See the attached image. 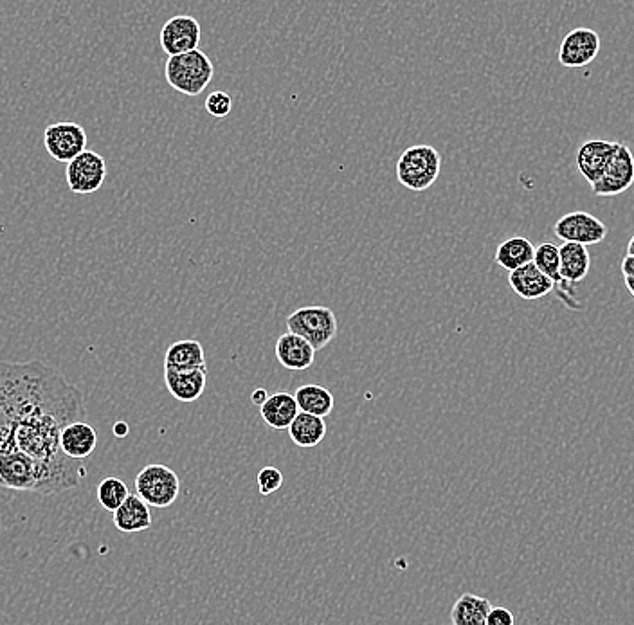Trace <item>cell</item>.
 <instances>
[{
  "label": "cell",
  "instance_id": "1",
  "mask_svg": "<svg viewBox=\"0 0 634 625\" xmlns=\"http://www.w3.org/2000/svg\"><path fill=\"white\" fill-rule=\"evenodd\" d=\"M87 417L85 395L40 361H0V456L24 453L37 462L85 476L60 447L65 427Z\"/></svg>",
  "mask_w": 634,
  "mask_h": 625
},
{
  "label": "cell",
  "instance_id": "2",
  "mask_svg": "<svg viewBox=\"0 0 634 625\" xmlns=\"http://www.w3.org/2000/svg\"><path fill=\"white\" fill-rule=\"evenodd\" d=\"M82 474L62 471L53 465L37 462L28 454L11 453L0 456V487L20 492L56 494L76 489Z\"/></svg>",
  "mask_w": 634,
  "mask_h": 625
},
{
  "label": "cell",
  "instance_id": "3",
  "mask_svg": "<svg viewBox=\"0 0 634 625\" xmlns=\"http://www.w3.org/2000/svg\"><path fill=\"white\" fill-rule=\"evenodd\" d=\"M215 74V67L209 56L200 49L186 55L170 56L164 76L173 91L181 92L184 96H199L206 91Z\"/></svg>",
  "mask_w": 634,
  "mask_h": 625
},
{
  "label": "cell",
  "instance_id": "4",
  "mask_svg": "<svg viewBox=\"0 0 634 625\" xmlns=\"http://www.w3.org/2000/svg\"><path fill=\"white\" fill-rule=\"evenodd\" d=\"M442 157L435 146L415 145L404 150L397 163V179L411 191H426L438 181Z\"/></svg>",
  "mask_w": 634,
  "mask_h": 625
},
{
  "label": "cell",
  "instance_id": "5",
  "mask_svg": "<svg viewBox=\"0 0 634 625\" xmlns=\"http://www.w3.org/2000/svg\"><path fill=\"white\" fill-rule=\"evenodd\" d=\"M287 330L305 339L314 350H323L337 336V318L328 307H303L287 318Z\"/></svg>",
  "mask_w": 634,
  "mask_h": 625
},
{
  "label": "cell",
  "instance_id": "6",
  "mask_svg": "<svg viewBox=\"0 0 634 625\" xmlns=\"http://www.w3.org/2000/svg\"><path fill=\"white\" fill-rule=\"evenodd\" d=\"M136 490L137 496L148 507L168 508L179 498L181 480L170 467L163 463H152L137 474Z\"/></svg>",
  "mask_w": 634,
  "mask_h": 625
},
{
  "label": "cell",
  "instance_id": "7",
  "mask_svg": "<svg viewBox=\"0 0 634 625\" xmlns=\"http://www.w3.org/2000/svg\"><path fill=\"white\" fill-rule=\"evenodd\" d=\"M553 233L561 238L562 244H600L607 236V226L600 218L586 211H573L559 218L553 226Z\"/></svg>",
  "mask_w": 634,
  "mask_h": 625
},
{
  "label": "cell",
  "instance_id": "8",
  "mask_svg": "<svg viewBox=\"0 0 634 625\" xmlns=\"http://www.w3.org/2000/svg\"><path fill=\"white\" fill-rule=\"evenodd\" d=\"M47 154L58 163H71L87 150V132L78 123H55L44 130Z\"/></svg>",
  "mask_w": 634,
  "mask_h": 625
},
{
  "label": "cell",
  "instance_id": "9",
  "mask_svg": "<svg viewBox=\"0 0 634 625\" xmlns=\"http://www.w3.org/2000/svg\"><path fill=\"white\" fill-rule=\"evenodd\" d=\"M69 190L78 195L96 193L107 179V163L100 154L85 150L74 161L67 164L65 170Z\"/></svg>",
  "mask_w": 634,
  "mask_h": 625
},
{
  "label": "cell",
  "instance_id": "10",
  "mask_svg": "<svg viewBox=\"0 0 634 625\" xmlns=\"http://www.w3.org/2000/svg\"><path fill=\"white\" fill-rule=\"evenodd\" d=\"M202 28L190 15H175L161 29L159 42L168 56H179L199 49Z\"/></svg>",
  "mask_w": 634,
  "mask_h": 625
},
{
  "label": "cell",
  "instance_id": "11",
  "mask_svg": "<svg viewBox=\"0 0 634 625\" xmlns=\"http://www.w3.org/2000/svg\"><path fill=\"white\" fill-rule=\"evenodd\" d=\"M634 184V155L629 146L620 143L604 177L591 186L595 197H616Z\"/></svg>",
  "mask_w": 634,
  "mask_h": 625
},
{
  "label": "cell",
  "instance_id": "12",
  "mask_svg": "<svg viewBox=\"0 0 634 625\" xmlns=\"http://www.w3.org/2000/svg\"><path fill=\"white\" fill-rule=\"evenodd\" d=\"M598 51H600V35L597 31L589 28H575L562 38L557 58L562 67L580 69L591 64L597 58Z\"/></svg>",
  "mask_w": 634,
  "mask_h": 625
},
{
  "label": "cell",
  "instance_id": "13",
  "mask_svg": "<svg viewBox=\"0 0 634 625\" xmlns=\"http://www.w3.org/2000/svg\"><path fill=\"white\" fill-rule=\"evenodd\" d=\"M618 146L620 143L604 141V139H591V141H586L584 145H580L579 152H577V168H579L580 175L591 186L597 184L604 177L607 166L615 157Z\"/></svg>",
  "mask_w": 634,
  "mask_h": 625
},
{
  "label": "cell",
  "instance_id": "14",
  "mask_svg": "<svg viewBox=\"0 0 634 625\" xmlns=\"http://www.w3.org/2000/svg\"><path fill=\"white\" fill-rule=\"evenodd\" d=\"M206 381H208V368L184 370V372L164 370V382L170 395L184 404H191L202 397V393L206 390Z\"/></svg>",
  "mask_w": 634,
  "mask_h": 625
},
{
  "label": "cell",
  "instance_id": "15",
  "mask_svg": "<svg viewBox=\"0 0 634 625\" xmlns=\"http://www.w3.org/2000/svg\"><path fill=\"white\" fill-rule=\"evenodd\" d=\"M276 359L290 372H303L314 364L316 350L305 339L287 332L276 341Z\"/></svg>",
  "mask_w": 634,
  "mask_h": 625
},
{
  "label": "cell",
  "instance_id": "16",
  "mask_svg": "<svg viewBox=\"0 0 634 625\" xmlns=\"http://www.w3.org/2000/svg\"><path fill=\"white\" fill-rule=\"evenodd\" d=\"M508 283L519 298L526 301L544 298L555 290V285L550 278H546L543 272L535 267L534 263H528L525 267L508 274Z\"/></svg>",
  "mask_w": 634,
  "mask_h": 625
},
{
  "label": "cell",
  "instance_id": "17",
  "mask_svg": "<svg viewBox=\"0 0 634 625\" xmlns=\"http://www.w3.org/2000/svg\"><path fill=\"white\" fill-rule=\"evenodd\" d=\"M98 445V433L96 429L87 422H74L71 426L65 427L60 435V447L62 453L71 460H87Z\"/></svg>",
  "mask_w": 634,
  "mask_h": 625
},
{
  "label": "cell",
  "instance_id": "18",
  "mask_svg": "<svg viewBox=\"0 0 634 625\" xmlns=\"http://www.w3.org/2000/svg\"><path fill=\"white\" fill-rule=\"evenodd\" d=\"M114 525L123 534H139L152 526L150 507L137 494H130L127 501L114 512Z\"/></svg>",
  "mask_w": 634,
  "mask_h": 625
},
{
  "label": "cell",
  "instance_id": "19",
  "mask_svg": "<svg viewBox=\"0 0 634 625\" xmlns=\"http://www.w3.org/2000/svg\"><path fill=\"white\" fill-rule=\"evenodd\" d=\"M200 368H208L206 366V354H204V346L200 345L195 339H184L173 343L164 355V370H175V372H184V370H200Z\"/></svg>",
  "mask_w": 634,
  "mask_h": 625
},
{
  "label": "cell",
  "instance_id": "20",
  "mask_svg": "<svg viewBox=\"0 0 634 625\" xmlns=\"http://www.w3.org/2000/svg\"><path fill=\"white\" fill-rule=\"evenodd\" d=\"M559 254H561V287L564 289L568 285H575L579 281L586 280L591 267V256H589L588 247L579 244H562L559 245Z\"/></svg>",
  "mask_w": 634,
  "mask_h": 625
},
{
  "label": "cell",
  "instance_id": "21",
  "mask_svg": "<svg viewBox=\"0 0 634 625\" xmlns=\"http://www.w3.org/2000/svg\"><path fill=\"white\" fill-rule=\"evenodd\" d=\"M299 408L294 395L290 393H276L260 406V417L267 426L281 431L289 429L294 418L298 417Z\"/></svg>",
  "mask_w": 634,
  "mask_h": 625
},
{
  "label": "cell",
  "instance_id": "22",
  "mask_svg": "<svg viewBox=\"0 0 634 625\" xmlns=\"http://www.w3.org/2000/svg\"><path fill=\"white\" fill-rule=\"evenodd\" d=\"M294 399H296V404H298L301 413H307V415H314V417L319 418H327L334 411V406H336L332 391L327 390L325 386H319V384L299 386L296 393H294Z\"/></svg>",
  "mask_w": 634,
  "mask_h": 625
},
{
  "label": "cell",
  "instance_id": "23",
  "mask_svg": "<svg viewBox=\"0 0 634 625\" xmlns=\"http://www.w3.org/2000/svg\"><path fill=\"white\" fill-rule=\"evenodd\" d=\"M535 245L525 236H512L498 245L494 260L505 271L514 272L534 262Z\"/></svg>",
  "mask_w": 634,
  "mask_h": 625
},
{
  "label": "cell",
  "instance_id": "24",
  "mask_svg": "<svg viewBox=\"0 0 634 625\" xmlns=\"http://www.w3.org/2000/svg\"><path fill=\"white\" fill-rule=\"evenodd\" d=\"M490 609L492 604L487 598L463 593L451 609V622L453 625H487Z\"/></svg>",
  "mask_w": 634,
  "mask_h": 625
},
{
  "label": "cell",
  "instance_id": "25",
  "mask_svg": "<svg viewBox=\"0 0 634 625\" xmlns=\"http://www.w3.org/2000/svg\"><path fill=\"white\" fill-rule=\"evenodd\" d=\"M289 436L298 447H305V449L317 447L327 436L325 418L314 417L299 411L298 417L294 418V422L290 424Z\"/></svg>",
  "mask_w": 634,
  "mask_h": 625
},
{
  "label": "cell",
  "instance_id": "26",
  "mask_svg": "<svg viewBox=\"0 0 634 625\" xmlns=\"http://www.w3.org/2000/svg\"><path fill=\"white\" fill-rule=\"evenodd\" d=\"M532 263L539 271L543 272L546 278L553 281L555 289L561 287V254H559L557 245L552 244V242L537 245Z\"/></svg>",
  "mask_w": 634,
  "mask_h": 625
},
{
  "label": "cell",
  "instance_id": "27",
  "mask_svg": "<svg viewBox=\"0 0 634 625\" xmlns=\"http://www.w3.org/2000/svg\"><path fill=\"white\" fill-rule=\"evenodd\" d=\"M96 496H98V503L101 507L114 514L127 501L130 490H128L125 481L119 480L116 476H109V478L100 481Z\"/></svg>",
  "mask_w": 634,
  "mask_h": 625
},
{
  "label": "cell",
  "instance_id": "28",
  "mask_svg": "<svg viewBox=\"0 0 634 625\" xmlns=\"http://www.w3.org/2000/svg\"><path fill=\"white\" fill-rule=\"evenodd\" d=\"M256 481H258L260 494H262V496H271L276 490L281 489V485H283V474H281L280 469H276V467H263L262 471L258 472Z\"/></svg>",
  "mask_w": 634,
  "mask_h": 625
},
{
  "label": "cell",
  "instance_id": "29",
  "mask_svg": "<svg viewBox=\"0 0 634 625\" xmlns=\"http://www.w3.org/2000/svg\"><path fill=\"white\" fill-rule=\"evenodd\" d=\"M206 110L213 118H227L233 110V98L227 92H211L206 100Z\"/></svg>",
  "mask_w": 634,
  "mask_h": 625
},
{
  "label": "cell",
  "instance_id": "30",
  "mask_svg": "<svg viewBox=\"0 0 634 625\" xmlns=\"http://www.w3.org/2000/svg\"><path fill=\"white\" fill-rule=\"evenodd\" d=\"M487 625H516V618L507 607L492 606L487 616Z\"/></svg>",
  "mask_w": 634,
  "mask_h": 625
},
{
  "label": "cell",
  "instance_id": "31",
  "mask_svg": "<svg viewBox=\"0 0 634 625\" xmlns=\"http://www.w3.org/2000/svg\"><path fill=\"white\" fill-rule=\"evenodd\" d=\"M269 399V395H267V390H263V388H256L253 391V395H251V400H253V404L256 406H262L265 400Z\"/></svg>",
  "mask_w": 634,
  "mask_h": 625
},
{
  "label": "cell",
  "instance_id": "32",
  "mask_svg": "<svg viewBox=\"0 0 634 625\" xmlns=\"http://www.w3.org/2000/svg\"><path fill=\"white\" fill-rule=\"evenodd\" d=\"M622 272H624V276H634V256L625 254V258L622 260Z\"/></svg>",
  "mask_w": 634,
  "mask_h": 625
},
{
  "label": "cell",
  "instance_id": "33",
  "mask_svg": "<svg viewBox=\"0 0 634 625\" xmlns=\"http://www.w3.org/2000/svg\"><path fill=\"white\" fill-rule=\"evenodd\" d=\"M128 433V426L125 422H119L114 426V435L119 436V438H125Z\"/></svg>",
  "mask_w": 634,
  "mask_h": 625
},
{
  "label": "cell",
  "instance_id": "34",
  "mask_svg": "<svg viewBox=\"0 0 634 625\" xmlns=\"http://www.w3.org/2000/svg\"><path fill=\"white\" fill-rule=\"evenodd\" d=\"M625 289L629 290V294L634 298V276H624Z\"/></svg>",
  "mask_w": 634,
  "mask_h": 625
},
{
  "label": "cell",
  "instance_id": "35",
  "mask_svg": "<svg viewBox=\"0 0 634 625\" xmlns=\"http://www.w3.org/2000/svg\"><path fill=\"white\" fill-rule=\"evenodd\" d=\"M627 256H634V235L631 240H629V245H627Z\"/></svg>",
  "mask_w": 634,
  "mask_h": 625
}]
</instances>
